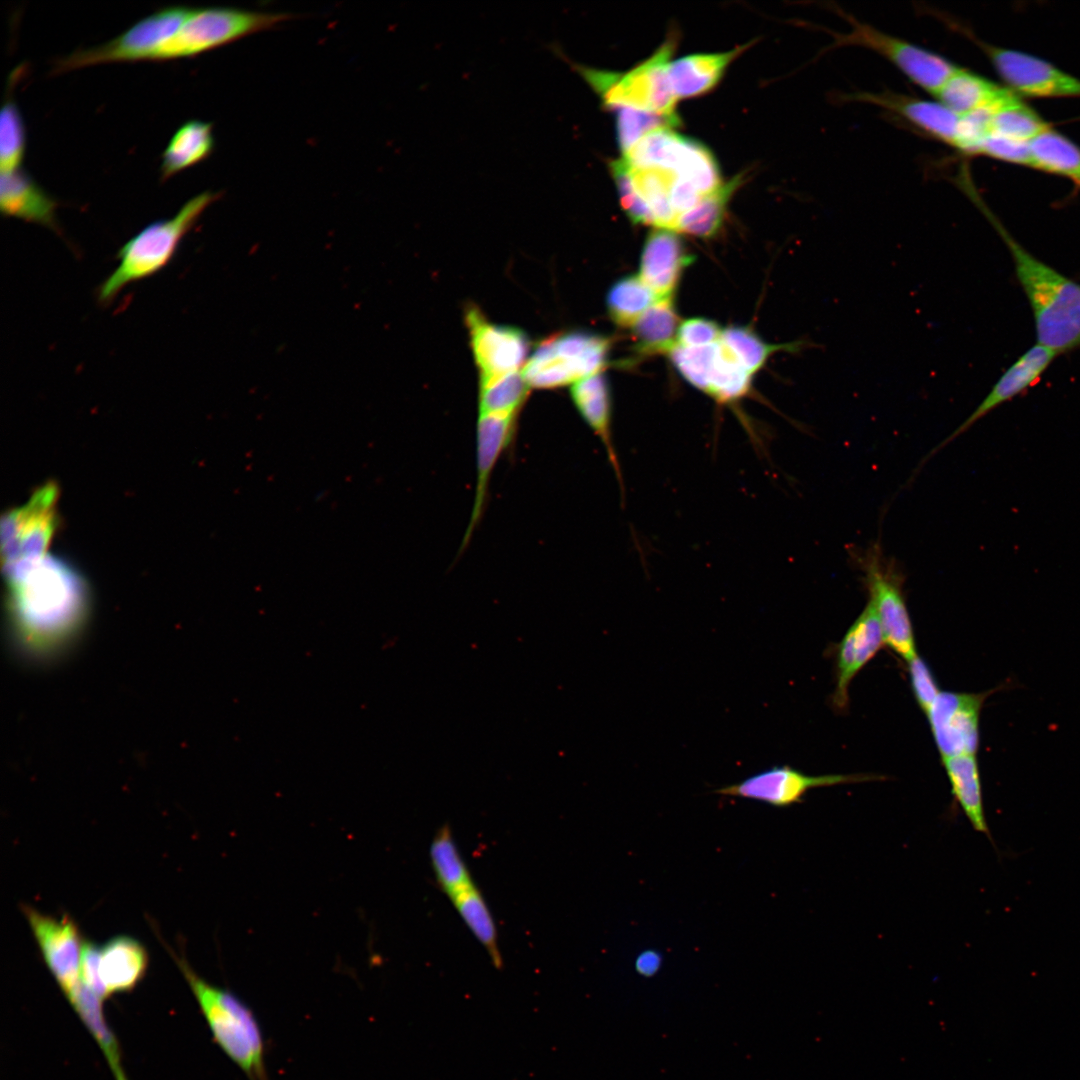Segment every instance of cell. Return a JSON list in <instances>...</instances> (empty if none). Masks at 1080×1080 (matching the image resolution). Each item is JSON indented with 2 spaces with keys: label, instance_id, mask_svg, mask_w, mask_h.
<instances>
[{
  "label": "cell",
  "instance_id": "cell-1",
  "mask_svg": "<svg viewBox=\"0 0 1080 1080\" xmlns=\"http://www.w3.org/2000/svg\"><path fill=\"white\" fill-rule=\"evenodd\" d=\"M5 577L12 630L25 653L53 654L78 634L88 612V589L69 564L48 554Z\"/></svg>",
  "mask_w": 1080,
  "mask_h": 1080
},
{
  "label": "cell",
  "instance_id": "cell-2",
  "mask_svg": "<svg viewBox=\"0 0 1080 1080\" xmlns=\"http://www.w3.org/2000/svg\"><path fill=\"white\" fill-rule=\"evenodd\" d=\"M1006 243L1031 306L1037 343L1057 355L1080 347V283L1045 264L991 221Z\"/></svg>",
  "mask_w": 1080,
  "mask_h": 1080
},
{
  "label": "cell",
  "instance_id": "cell-3",
  "mask_svg": "<svg viewBox=\"0 0 1080 1080\" xmlns=\"http://www.w3.org/2000/svg\"><path fill=\"white\" fill-rule=\"evenodd\" d=\"M220 194L205 191L189 199L169 219L152 222L130 238L117 252V267L97 289V300L107 305L132 283L163 270L175 256L182 239Z\"/></svg>",
  "mask_w": 1080,
  "mask_h": 1080
},
{
  "label": "cell",
  "instance_id": "cell-4",
  "mask_svg": "<svg viewBox=\"0 0 1080 1080\" xmlns=\"http://www.w3.org/2000/svg\"><path fill=\"white\" fill-rule=\"evenodd\" d=\"M177 962L218 1046L248 1080H269L264 1037L251 1008L230 990L201 978L185 960Z\"/></svg>",
  "mask_w": 1080,
  "mask_h": 1080
},
{
  "label": "cell",
  "instance_id": "cell-5",
  "mask_svg": "<svg viewBox=\"0 0 1080 1080\" xmlns=\"http://www.w3.org/2000/svg\"><path fill=\"white\" fill-rule=\"evenodd\" d=\"M675 39L669 38L646 60L626 72H611L578 66L579 73L613 110H638L675 114L676 96L669 79L670 57Z\"/></svg>",
  "mask_w": 1080,
  "mask_h": 1080
},
{
  "label": "cell",
  "instance_id": "cell-6",
  "mask_svg": "<svg viewBox=\"0 0 1080 1080\" xmlns=\"http://www.w3.org/2000/svg\"><path fill=\"white\" fill-rule=\"evenodd\" d=\"M852 554L882 629L884 643L909 661L917 655L912 621L904 596V575L879 541Z\"/></svg>",
  "mask_w": 1080,
  "mask_h": 1080
},
{
  "label": "cell",
  "instance_id": "cell-7",
  "mask_svg": "<svg viewBox=\"0 0 1080 1080\" xmlns=\"http://www.w3.org/2000/svg\"><path fill=\"white\" fill-rule=\"evenodd\" d=\"M290 18L288 13L232 7L192 8L178 32L158 51L154 61L195 57L271 29Z\"/></svg>",
  "mask_w": 1080,
  "mask_h": 1080
},
{
  "label": "cell",
  "instance_id": "cell-8",
  "mask_svg": "<svg viewBox=\"0 0 1080 1080\" xmlns=\"http://www.w3.org/2000/svg\"><path fill=\"white\" fill-rule=\"evenodd\" d=\"M608 337L575 330L543 341L526 362L522 374L530 387L548 389L574 384L605 366Z\"/></svg>",
  "mask_w": 1080,
  "mask_h": 1080
},
{
  "label": "cell",
  "instance_id": "cell-9",
  "mask_svg": "<svg viewBox=\"0 0 1080 1080\" xmlns=\"http://www.w3.org/2000/svg\"><path fill=\"white\" fill-rule=\"evenodd\" d=\"M193 7L174 5L142 18L116 38L97 47L78 49L53 63V74L99 64L154 61L178 32Z\"/></svg>",
  "mask_w": 1080,
  "mask_h": 1080
},
{
  "label": "cell",
  "instance_id": "cell-10",
  "mask_svg": "<svg viewBox=\"0 0 1080 1080\" xmlns=\"http://www.w3.org/2000/svg\"><path fill=\"white\" fill-rule=\"evenodd\" d=\"M837 13L848 22L850 29L846 32L827 30L832 37V43L825 50L846 46L870 49L886 58L910 81L931 95H934L958 68L946 58L882 32L841 9H838Z\"/></svg>",
  "mask_w": 1080,
  "mask_h": 1080
},
{
  "label": "cell",
  "instance_id": "cell-11",
  "mask_svg": "<svg viewBox=\"0 0 1080 1080\" xmlns=\"http://www.w3.org/2000/svg\"><path fill=\"white\" fill-rule=\"evenodd\" d=\"M58 488L49 482L23 506L1 520V559L4 572L34 563L48 554L57 527Z\"/></svg>",
  "mask_w": 1080,
  "mask_h": 1080
},
{
  "label": "cell",
  "instance_id": "cell-12",
  "mask_svg": "<svg viewBox=\"0 0 1080 1080\" xmlns=\"http://www.w3.org/2000/svg\"><path fill=\"white\" fill-rule=\"evenodd\" d=\"M632 167H657L672 171L706 195L722 183L719 166L702 143L673 129L652 132L622 157Z\"/></svg>",
  "mask_w": 1080,
  "mask_h": 1080
},
{
  "label": "cell",
  "instance_id": "cell-13",
  "mask_svg": "<svg viewBox=\"0 0 1080 1080\" xmlns=\"http://www.w3.org/2000/svg\"><path fill=\"white\" fill-rule=\"evenodd\" d=\"M873 774H827L807 775L790 766H773L738 783L714 792L724 796L751 799L774 807H789L802 802L805 794L813 788L842 784H854L881 780Z\"/></svg>",
  "mask_w": 1080,
  "mask_h": 1080
},
{
  "label": "cell",
  "instance_id": "cell-14",
  "mask_svg": "<svg viewBox=\"0 0 1080 1080\" xmlns=\"http://www.w3.org/2000/svg\"><path fill=\"white\" fill-rule=\"evenodd\" d=\"M993 692L941 691L938 694L926 716L942 759L976 755L980 712Z\"/></svg>",
  "mask_w": 1080,
  "mask_h": 1080
},
{
  "label": "cell",
  "instance_id": "cell-15",
  "mask_svg": "<svg viewBox=\"0 0 1080 1080\" xmlns=\"http://www.w3.org/2000/svg\"><path fill=\"white\" fill-rule=\"evenodd\" d=\"M472 352L480 385L518 371L529 351V339L519 328L491 323L474 306L466 310Z\"/></svg>",
  "mask_w": 1080,
  "mask_h": 1080
},
{
  "label": "cell",
  "instance_id": "cell-16",
  "mask_svg": "<svg viewBox=\"0 0 1080 1080\" xmlns=\"http://www.w3.org/2000/svg\"><path fill=\"white\" fill-rule=\"evenodd\" d=\"M993 66L1015 91L1033 97L1080 96V79L1018 50L980 43Z\"/></svg>",
  "mask_w": 1080,
  "mask_h": 1080
},
{
  "label": "cell",
  "instance_id": "cell-17",
  "mask_svg": "<svg viewBox=\"0 0 1080 1080\" xmlns=\"http://www.w3.org/2000/svg\"><path fill=\"white\" fill-rule=\"evenodd\" d=\"M1056 356L1057 354L1054 351L1038 343L1024 352L997 380L974 411L924 456L912 472L908 482H912V479L927 461L964 434L980 419L1037 383Z\"/></svg>",
  "mask_w": 1080,
  "mask_h": 1080
},
{
  "label": "cell",
  "instance_id": "cell-18",
  "mask_svg": "<svg viewBox=\"0 0 1080 1080\" xmlns=\"http://www.w3.org/2000/svg\"><path fill=\"white\" fill-rule=\"evenodd\" d=\"M43 959L63 993L80 980L83 944L80 932L67 916L55 918L24 908Z\"/></svg>",
  "mask_w": 1080,
  "mask_h": 1080
},
{
  "label": "cell",
  "instance_id": "cell-19",
  "mask_svg": "<svg viewBox=\"0 0 1080 1080\" xmlns=\"http://www.w3.org/2000/svg\"><path fill=\"white\" fill-rule=\"evenodd\" d=\"M518 415L479 413L476 424V485L471 517L459 553L467 547L484 513L496 463L513 440Z\"/></svg>",
  "mask_w": 1080,
  "mask_h": 1080
},
{
  "label": "cell",
  "instance_id": "cell-20",
  "mask_svg": "<svg viewBox=\"0 0 1080 1080\" xmlns=\"http://www.w3.org/2000/svg\"><path fill=\"white\" fill-rule=\"evenodd\" d=\"M883 643L880 622L874 607L868 601L836 649V681L832 693L834 709L839 712L847 709L852 680L876 655Z\"/></svg>",
  "mask_w": 1080,
  "mask_h": 1080
},
{
  "label": "cell",
  "instance_id": "cell-21",
  "mask_svg": "<svg viewBox=\"0 0 1080 1080\" xmlns=\"http://www.w3.org/2000/svg\"><path fill=\"white\" fill-rule=\"evenodd\" d=\"M847 99L871 104L892 112L927 136L957 149L961 116L939 101H930L892 92H857Z\"/></svg>",
  "mask_w": 1080,
  "mask_h": 1080
},
{
  "label": "cell",
  "instance_id": "cell-22",
  "mask_svg": "<svg viewBox=\"0 0 1080 1080\" xmlns=\"http://www.w3.org/2000/svg\"><path fill=\"white\" fill-rule=\"evenodd\" d=\"M693 261L677 234L667 228L651 231L644 242L639 277L658 299L673 296L685 267Z\"/></svg>",
  "mask_w": 1080,
  "mask_h": 1080
},
{
  "label": "cell",
  "instance_id": "cell-23",
  "mask_svg": "<svg viewBox=\"0 0 1080 1080\" xmlns=\"http://www.w3.org/2000/svg\"><path fill=\"white\" fill-rule=\"evenodd\" d=\"M57 208L58 202L21 168L1 173L0 211L4 217L41 225L60 235Z\"/></svg>",
  "mask_w": 1080,
  "mask_h": 1080
},
{
  "label": "cell",
  "instance_id": "cell-24",
  "mask_svg": "<svg viewBox=\"0 0 1080 1080\" xmlns=\"http://www.w3.org/2000/svg\"><path fill=\"white\" fill-rule=\"evenodd\" d=\"M570 396L580 416L601 441L622 488L621 469L612 438L611 398L607 378L601 372L583 378L572 384Z\"/></svg>",
  "mask_w": 1080,
  "mask_h": 1080
},
{
  "label": "cell",
  "instance_id": "cell-25",
  "mask_svg": "<svg viewBox=\"0 0 1080 1080\" xmlns=\"http://www.w3.org/2000/svg\"><path fill=\"white\" fill-rule=\"evenodd\" d=\"M147 967V951L132 937L116 936L101 948L100 977L108 997L133 990Z\"/></svg>",
  "mask_w": 1080,
  "mask_h": 1080
},
{
  "label": "cell",
  "instance_id": "cell-26",
  "mask_svg": "<svg viewBox=\"0 0 1080 1080\" xmlns=\"http://www.w3.org/2000/svg\"><path fill=\"white\" fill-rule=\"evenodd\" d=\"M744 48L691 54L670 62L669 79L676 98L699 96L711 90Z\"/></svg>",
  "mask_w": 1080,
  "mask_h": 1080
},
{
  "label": "cell",
  "instance_id": "cell-27",
  "mask_svg": "<svg viewBox=\"0 0 1080 1080\" xmlns=\"http://www.w3.org/2000/svg\"><path fill=\"white\" fill-rule=\"evenodd\" d=\"M64 994L98 1043L114 1079L128 1080L122 1065L119 1042L110 1029L103 1013V1000L88 988L81 979Z\"/></svg>",
  "mask_w": 1080,
  "mask_h": 1080
},
{
  "label": "cell",
  "instance_id": "cell-28",
  "mask_svg": "<svg viewBox=\"0 0 1080 1080\" xmlns=\"http://www.w3.org/2000/svg\"><path fill=\"white\" fill-rule=\"evenodd\" d=\"M214 145L211 123L189 120L182 124L162 153L161 181L164 182L175 174L207 159L213 152Z\"/></svg>",
  "mask_w": 1080,
  "mask_h": 1080
},
{
  "label": "cell",
  "instance_id": "cell-29",
  "mask_svg": "<svg viewBox=\"0 0 1080 1080\" xmlns=\"http://www.w3.org/2000/svg\"><path fill=\"white\" fill-rule=\"evenodd\" d=\"M954 800L973 829L991 840L983 806L980 772L976 755L942 759Z\"/></svg>",
  "mask_w": 1080,
  "mask_h": 1080
},
{
  "label": "cell",
  "instance_id": "cell-30",
  "mask_svg": "<svg viewBox=\"0 0 1080 1080\" xmlns=\"http://www.w3.org/2000/svg\"><path fill=\"white\" fill-rule=\"evenodd\" d=\"M679 325L672 297L657 299L632 327L635 352L668 353L677 344Z\"/></svg>",
  "mask_w": 1080,
  "mask_h": 1080
},
{
  "label": "cell",
  "instance_id": "cell-31",
  "mask_svg": "<svg viewBox=\"0 0 1080 1080\" xmlns=\"http://www.w3.org/2000/svg\"><path fill=\"white\" fill-rule=\"evenodd\" d=\"M1007 90L973 72L958 67L934 96L937 101L963 116L996 101Z\"/></svg>",
  "mask_w": 1080,
  "mask_h": 1080
},
{
  "label": "cell",
  "instance_id": "cell-32",
  "mask_svg": "<svg viewBox=\"0 0 1080 1080\" xmlns=\"http://www.w3.org/2000/svg\"><path fill=\"white\" fill-rule=\"evenodd\" d=\"M721 343L734 359L751 375L760 370L768 358L779 351L799 353L806 348L818 347L807 339L782 344H769L752 329L732 326L722 331Z\"/></svg>",
  "mask_w": 1080,
  "mask_h": 1080
},
{
  "label": "cell",
  "instance_id": "cell-33",
  "mask_svg": "<svg viewBox=\"0 0 1080 1080\" xmlns=\"http://www.w3.org/2000/svg\"><path fill=\"white\" fill-rule=\"evenodd\" d=\"M1032 167L1067 177L1080 185V148L1050 127L1029 142Z\"/></svg>",
  "mask_w": 1080,
  "mask_h": 1080
},
{
  "label": "cell",
  "instance_id": "cell-34",
  "mask_svg": "<svg viewBox=\"0 0 1080 1080\" xmlns=\"http://www.w3.org/2000/svg\"><path fill=\"white\" fill-rule=\"evenodd\" d=\"M449 899L473 936L484 947L494 966L501 968L502 957L498 945L497 927L475 883Z\"/></svg>",
  "mask_w": 1080,
  "mask_h": 1080
},
{
  "label": "cell",
  "instance_id": "cell-35",
  "mask_svg": "<svg viewBox=\"0 0 1080 1080\" xmlns=\"http://www.w3.org/2000/svg\"><path fill=\"white\" fill-rule=\"evenodd\" d=\"M741 183L742 176L738 175L704 195L691 210L678 217L674 230L703 238L714 236L722 225L728 201Z\"/></svg>",
  "mask_w": 1080,
  "mask_h": 1080
},
{
  "label": "cell",
  "instance_id": "cell-36",
  "mask_svg": "<svg viewBox=\"0 0 1080 1080\" xmlns=\"http://www.w3.org/2000/svg\"><path fill=\"white\" fill-rule=\"evenodd\" d=\"M429 855L436 881L448 898L474 884L448 825L436 832Z\"/></svg>",
  "mask_w": 1080,
  "mask_h": 1080
},
{
  "label": "cell",
  "instance_id": "cell-37",
  "mask_svg": "<svg viewBox=\"0 0 1080 1080\" xmlns=\"http://www.w3.org/2000/svg\"><path fill=\"white\" fill-rule=\"evenodd\" d=\"M657 299L639 276L628 275L610 287L606 297L608 315L617 326L632 328Z\"/></svg>",
  "mask_w": 1080,
  "mask_h": 1080
},
{
  "label": "cell",
  "instance_id": "cell-38",
  "mask_svg": "<svg viewBox=\"0 0 1080 1080\" xmlns=\"http://www.w3.org/2000/svg\"><path fill=\"white\" fill-rule=\"evenodd\" d=\"M1049 125L1012 91L997 101L991 122V132L1019 141L1029 142Z\"/></svg>",
  "mask_w": 1080,
  "mask_h": 1080
},
{
  "label": "cell",
  "instance_id": "cell-39",
  "mask_svg": "<svg viewBox=\"0 0 1080 1080\" xmlns=\"http://www.w3.org/2000/svg\"><path fill=\"white\" fill-rule=\"evenodd\" d=\"M752 375L719 341L706 394L721 404L742 399L751 389Z\"/></svg>",
  "mask_w": 1080,
  "mask_h": 1080
},
{
  "label": "cell",
  "instance_id": "cell-40",
  "mask_svg": "<svg viewBox=\"0 0 1080 1080\" xmlns=\"http://www.w3.org/2000/svg\"><path fill=\"white\" fill-rule=\"evenodd\" d=\"M611 111L616 115L617 140L623 155L648 134L662 129H673L680 124L676 113L664 114L629 107H619Z\"/></svg>",
  "mask_w": 1080,
  "mask_h": 1080
},
{
  "label": "cell",
  "instance_id": "cell-41",
  "mask_svg": "<svg viewBox=\"0 0 1080 1080\" xmlns=\"http://www.w3.org/2000/svg\"><path fill=\"white\" fill-rule=\"evenodd\" d=\"M529 384L515 371L480 385L479 413L518 415L527 399Z\"/></svg>",
  "mask_w": 1080,
  "mask_h": 1080
},
{
  "label": "cell",
  "instance_id": "cell-42",
  "mask_svg": "<svg viewBox=\"0 0 1080 1080\" xmlns=\"http://www.w3.org/2000/svg\"><path fill=\"white\" fill-rule=\"evenodd\" d=\"M12 78L5 95L0 115V168L1 173L20 169L25 154L26 133L24 122L11 95Z\"/></svg>",
  "mask_w": 1080,
  "mask_h": 1080
},
{
  "label": "cell",
  "instance_id": "cell-43",
  "mask_svg": "<svg viewBox=\"0 0 1080 1080\" xmlns=\"http://www.w3.org/2000/svg\"><path fill=\"white\" fill-rule=\"evenodd\" d=\"M718 342L701 347L675 345L669 352L670 360L680 375L692 386L706 393L710 374L716 357Z\"/></svg>",
  "mask_w": 1080,
  "mask_h": 1080
},
{
  "label": "cell",
  "instance_id": "cell-44",
  "mask_svg": "<svg viewBox=\"0 0 1080 1080\" xmlns=\"http://www.w3.org/2000/svg\"><path fill=\"white\" fill-rule=\"evenodd\" d=\"M610 170L618 191L621 206L633 224L654 225L653 217L646 205L638 197L627 168L622 158L610 163Z\"/></svg>",
  "mask_w": 1080,
  "mask_h": 1080
},
{
  "label": "cell",
  "instance_id": "cell-45",
  "mask_svg": "<svg viewBox=\"0 0 1080 1080\" xmlns=\"http://www.w3.org/2000/svg\"><path fill=\"white\" fill-rule=\"evenodd\" d=\"M974 155H985L997 160L1032 167L1028 142L992 132L978 144Z\"/></svg>",
  "mask_w": 1080,
  "mask_h": 1080
},
{
  "label": "cell",
  "instance_id": "cell-46",
  "mask_svg": "<svg viewBox=\"0 0 1080 1080\" xmlns=\"http://www.w3.org/2000/svg\"><path fill=\"white\" fill-rule=\"evenodd\" d=\"M907 662L913 695L926 714L941 690L930 666L922 657L917 654Z\"/></svg>",
  "mask_w": 1080,
  "mask_h": 1080
},
{
  "label": "cell",
  "instance_id": "cell-47",
  "mask_svg": "<svg viewBox=\"0 0 1080 1080\" xmlns=\"http://www.w3.org/2000/svg\"><path fill=\"white\" fill-rule=\"evenodd\" d=\"M722 331L713 320L700 317L689 318L680 323L676 342L682 347L711 345L720 341Z\"/></svg>",
  "mask_w": 1080,
  "mask_h": 1080
},
{
  "label": "cell",
  "instance_id": "cell-48",
  "mask_svg": "<svg viewBox=\"0 0 1080 1080\" xmlns=\"http://www.w3.org/2000/svg\"><path fill=\"white\" fill-rule=\"evenodd\" d=\"M100 956L101 948L92 942H84L80 961V979L104 1001L108 998V994L100 977Z\"/></svg>",
  "mask_w": 1080,
  "mask_h": 1080
},
{
  "label": "cell",
  "instance_id": "cell-49",
  "mask_svg": "<svg viewBox=\"0 0 1080 1080\" xmlns=\"http://www.w3.org/2000/svg\"><path fill=\"white\" fill-rule=\"evenodd\" d=\"M662 964V955L652 949L644 950L638 954L635 959V970L643 977H652L660 969Z\"/></svg>",
  "mask_w": 1080,
  "mask_h": 1080
}]
</instances>
